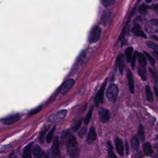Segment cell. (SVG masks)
Listing matches in <instances>:
<instances>
[{"mask_svg": "<svg viewBox=\"0 0 158 158\" xmlns=\"http://www.w3.org/2000/svg\"><path fill=\"white\" fill-rule=\"evenodd\" d=\"M112 19V14L110 12H107L106 13L104 14L102 17V21L103 24L106 25Z\"/></svg>", "mask_w": 158, "mask_h": 158, "instance_id": "obj_24", "label": "cell"}, {"mask_svg": "<svg viewBox=\"0 0 158 158\" xmlns=\"http://www.w3.org/2000/svg\"><path fill=\"white\" fill-rule=\"evenodd\" d=\"M154 91H155V93H156V95L157 96V100H158V88L157 87H154Z\"/></svg>", "mask_w": 158, "mask_h": 158, "instance_id": "obj_41", "label": "cell"}, {"mask_svg": "<svg viewBox=\"0 0 158 158\" xmlns=\"http://www.w3.org/2000/svg\"><path fill=\"white\" fill-rule=\"evenodd\" d=\"M106 83H107V79H106V80L104 81V82L102 85L101 87L99 89L98 92L97 93V94L95 97V102H96V106H98L100 103H102V102H103L104 93V90H105V88H106Z\"/></svg>", "mask_w": 158, "mask_h": 158, "instance_id": "obj_9", "label": "cell"}, {"mask_svg": "<svg viewBox=\"0 0 158 158\" xmlns=\"http://www.w3.org/2000/svg\"><path fill=\"white\" fill-rule=\"evenodd\" d=\"M149 8H151V9H153L154 10H155V11H156L157 12H158V3L152 4L151 6L149 7Z\"/></svg>", "mask_w": 158, "mask_h": 158, "instance_id": "obj_39", "label": "cell"}, {"mask_svg": "<svg viewBox=\"0 0 158 158\" xmlns=\"http://www.w3.org/2000/svg\"><path fill=\"white\" fill-rule=\"evenodd\" d=\"M92 111H93V107H91V108L89 109V110H88L86 115L85 116V118H84V123L85 124H88L90 120V118L91 117V115H92Z\"/></svg>", "mask_w": 158, "mask_h": 158, "instance_id": "obj_29", "label": "cell"}, {"mask_svg": "<svg viewBox=\"0 0 158 158\" xmlns=\"http://www.w3.org/2000/svg\"><path fill=\"white\" fill-rule=\"evenodd\" d=\"M115 1V0H101L102 4L105 7H108L112 5Z\"/></svg>", "mask_w": 158, "mask_h": 158, "instance_id": "obj_31", "label": "cell"}, {"mask_svg": "<svg viewBox=\"0 0 158 158\" xmlns=\"http://www.w3.org/2000/svg\"><path fill=\"white\" fill-rule=\"evenodd\" d=\"M146 45L148 46V47H149L153 51L154 55L158 59V45L152 41L146 42Z\"/></svg>", "mask_w": 158, "mask_h": 158, "instance_id": "obj_21", "label": "cell"}, {"mask_svg": "<svg viewBox=\"0 0 158 158\" xmlns=\"http://www.w3.org/2000/svg\"><path fill=\"white\" fill-rule=\"evenodd\" d=\"M51 156L52 158H60V150H59V141L58 137H56L51 146Z\"/></svg>", "mask_w": 158, "mask_h": 158, "instance_id": "obj_6", "label": "cell"}, {"mask_svg": "<svg viewBox=\"0 0 158 158\" xmlns=\"http://www.w3.org/2000/svg\"><path fill=\"white\" fill-rule=\"evenodd\" d=\"M48 130V127H46V128H44L40 132V136H39V139L40 141L41 142V143H43V141H44V135H45V133H46L47 130Z\"/></svg>", "mask_w": 158, "mask_h": 158, "instance_id": "obj_34", "label": "cell"}, {"mask_svg": "<svg viewBox=\"0 0 158 158\" xmlns=\"http://www.w3.org/2000/svg\"><path fill=\"white\" fill-rule=\"evenodd\" d=\"M138 52L137 51H135V53L133 54V56L131 57V67L133 69L135 68V62H136V57H138Z\"/></svg>", "mask_w": 158, "mask_h": 158, "instance_id": "obj_32", "label": "cell"}, {"mask_svg": "<svg viewBox=\"0 0 158 158\" xmlns=\"http://www.w3.org/2000/svg\"><path fill=\"white\" fill-rule=\"evenodd\" d=\"M62 137L65 143L66 151L69 156L70 158H77L78 150L75 136L69 130H67L62 133Z\"/></svg>", "mask_w": 158, "mask_h": 158, "instance_id": "obj_1", "label": "cell"}, {"mask_svg": "<svg viewBox=\"0 0 158 158\" xmlns=\"http://www.w3.org/2000/svg\"><path fill=\"white\" fill-rule=\"evenodd\" d=\"M127 79H128V84L130 93H134V91H135L134 80L133 77V74L130 70H128L127 72Z\"/></svg>", "mask_w": 158, "mask_h": 158, "instance_id": "obj_16", "label": "cell"}, {"mask_svg": "<svg viewBox=\"0 0 158 158\" xmlns=\"http://www.w3.org/2000/svg\"><path fill=\"white\" fill-rule=\"evenodd\" d=\"M118 89L115 84H111L106 91V97L109 101L114 102L118 96Z\"/></svg>", "mask_w": 158, "mask_h": 158, "instance_id": "obj_3", "label": "cell"}, {"mask_svg": "<svg viewBox=\"0 0 158 158\" xmlns=\"http://www.w3.org/2000/svg\"><path fill=\"white\" fill-rule=\"evenodd\" d=\"M125 147H126V148H125V149H126V154L128 155L129 154V146H128V143H127V141H125Z\"/></svg>", "mask_w": 158, "mask_h": 158, "instance_id": "obj_40", "label": "cell"}, {"mask_svg": "<svg viewBox=\"0 0 158 158\" xmlns=\"http://www.w3.org/2000/svg\"><path fill=\"white\" fill-rule=\"evenodd\" d=\"M144 28L149 33H158V20L153 19L148 22Z\"/></svg>", "mask_w": 158, "mask_h": 158, "instance_id": "obj_5", "label": "cell"}, {"mask_svg": "<svg viewBox=\"0 0 158 158\" xmlns=\"http://www.w3.org/2000/svg\"><path fill=\"white\" fill-rule=\"evenodd\" d=\"M133 51V48L132 47H128L125 51L126 59L128 62H130L131 61V59L132 57L131 54H132Z\"/></svg>", "mask_w": 158, "mask_h": 158, "instance_id": "obj_26", "label": "cell"}, {"mask_svg": "<svg viewBox=\"0 0 158 158\" xmlns=\"http://www.w3.org/2000/svg\"><path fill=\"white\" fill-rule=\"evenodd\" d=\"M32 152L35 158H49L48 156L38 145H35L33 148Z\"/></svg>", "mask_w": 158, "mask_h": 158, "instance_id": "obj_11", "label": "cell"}, {"mask_svg": "<svg viewBox=\"0 0 158 158\" xmlns=\"http://www.w3.org/2000/svg\"><path fill=\"white\" fill-rule=\"evenodd\" d=\"M146 94L147 100L149 102H152L153 101V96H152L151 88L149 86H146Z\"/></svg>", "mask_w": 158, "mask_h": 158, "instance_id": "obj_27", "label": "cell"}, {"mask_svg": "<svg viewBox=\"0 0 158 158\" xmlns=\"http://www.w3.org/2000/svg\"><path fill=\"white\" fill-rule=\"evenodd\" d=\"M131 31H132V33L135 35L138 36H140V37H142V38H146V35L144 33V32L142 30L141 27H140L139 25L135 24L133 25L132 29H131Z\"/></svg>", "mask_w": 158, "mask_h": 158, "instance_id": "obj_13", "label": "cell"}, {"mask_svg": "<svg viewBox=\"0 0 158 158\" xmlns=\"http://www.w3.org/2000/svg\"><path fill=\"white\" fill-rule=\"evenodd\" d=\"M41 109H42V107H41V106H40V107H37V108L35 109L34 110H31V111L30 112V115H32V114H37V113H38V112H39Z\"/></svg>", "mask_w": 158, "mask_h": 158, "instance_id": "obj_38", "label": "cell"}, {"mask_svg": "<svg viewBox=\"0 0 158 158\" xmlns=\"http://www.w3.org/2000/svg\"><path fill=\"white\" fill-rule=\"evenodd\" d=\"M96 138V130H95L94 127L93 126H92V127H91L89 133L88 134L87 138H86V142L88 144H91L93 141H95Z\"/></svg>", "mask_w": 158, "mask_h": 158, "instance_id": "obj_15", "label": "cell"}, {"mask_svg": "<svg viewBox=\"0 0 158 158\" xmlns=\"http://www.w3.org/2000/svg\"><path fill=\"white\" fill-rule=\"evenodd\" d=\"M131 145L132 148L135 150L138 151L139 149V138H138L137 136H134L131 141Z\"/></svg>", "mask_w": 158, "mask_h": 158, "instance_id": "obj_22", "label": "cell"}, {"mask_svg": "<svg viewBox=\"0 0 158 158\" xmlns=\"http://www.w3.org/2000/svg\"><path fill=\"white\" fill-rule=\"evenodd\" d=\"M138 59L139 62V66L138 69V73L140 76L141 78L145 81L146 80V58L144 54L141 52L138 53Z\"/></svg>", "mask_w": 158, "mask_h": 158, "instance_id": "obj_2", "label": "cell"}, {"mask_svg": "<svg viewBox=\"0 0 158 158\" xmlns=\"http://www.w3.org/2000/svg\"><path fill=\"white\" fill-rule=\"evenodd\" d=\"M86 131V128L85 127H83L82 128H81V130H80V131L78 132V135L80 137H83L84 136V135L85 134Z\"/></svg>", "mask_w": 158, "mask_h": 158, "instance_id": "obj_37", "label": "cell"}, {"mask_svg": "<svg viewBox=\"0 0 158 158\" xmlns=\"http://www.w3.org/2000/svg\"><path fill=\"white\" fill-rule=\"evenodd\" d=\"M67 115L66 110H61L52 115L48 118V121L51 122H58L62 120H63Z\"/></svg>", "mask_w": 158, "mask_h": 158, "instance_id": "obj_7", "label": "cell"}, {"mask_svg": "<svg viewBox=\"0 0 158 158\" xmlns=\"http://www.w3.org/2000/svg\"><path fill=\"white\" fill-rule=\"evenodd\" d=\"M143 148L144 153L146 156H151L153 153V151H152L151 145L149 142L145 143L143 146Z\"/></svg>", "mask_w": 158, "mask_h": 158, "instance_id": "obj_20", "label": "cell"}, {"mask_svg": "<svg viewBox=\"0 0 158 158\" xmlns=\"http://www.w3.org/2000/svg\"><path fill=\"white\" fill-rule=\"evenodd\" d=\"M148 8H149V7L148 6H147V5H146V4H143L141 5V6L139 7L138 11H139V12L141 13V14H144V13L147 11V10H148Z\"/></svg>", "mask_w": 158, "mask_h": 158, "instance_id": "obj_33", "label": "cell"}, {"mask_svg": "<svg viewBox=\"0 0 158 158\" xmlns=\"http://www.w3.org/2000/svg\"><path fill=\"white\" fill-rule=\"evenodd\" d=\"M9 158H17V156H15V154H14V152H13L12 154H11V155L10 156Z\"/></svg>", "mask_w": 158, "mask_h": 158, "instance_id": "obj_42", "label": "cell"}, {"mask_svg": "<svg viewBox=\"0 0 158 158\" xmlns=\"http://www.w3.org/2000/svg\"><path fill=\"white\" fill-rule=\"evenodd\" d=\"M33 146V143H30L27 145L23 149V158H31V149Z\"/></svg>", "mask_w": 158, "mask_h": 158, "instance_id": "obj_19", "label": "cell"}, {"mask_svg": "<svg viewBox=\"0 0 158 158\" xmlns=\"http://www.w3.org/2000/svg\"><path fill=\"white\" fill-rule=\"evenodd\" d=\"M99 118L102 123H106L110 119V112L105 108H101L98 112Z\"/></svg>", "mask_w": 158, "mask_h": 158, "instance_id": "obj_10", "label": "cell"}, {"mask_svg": "<svg viewBox=\"0 0 158 158\" xmlns=\"http://www.w3.org/2000/svg\"><path fill=\"white\" fill-rule=\"evenodd\" d=\"M115 148L118 154L121 156H123L124 154V146H123V141L121 139L117 138L115 141Z\"/></svg>", "mask_w": 158, "mask_h": 158, "instance_id": "obj_14", "label": "cell"}, {"mask_svg": "<svg viewBox=\"0 0 158 158\" xmlns=\"http://www.w3.org/2000/svg\"><path fill=\"white\" fill-rule=\"evenodd\" d=\"M55 128H56V127L54 126V127L51 129V130L49 131V132L48 133V134L46 135V139L47 143H49L51 141L52 139L53 134H54V131H55Z\"/></svg>", "mask_w": 158, "mask_h": 158, "instance_id": "obj_28", "label": "cell"}, {"mask_svg": "<svg viewBox=\"0 0 158 158\" xmlns=\"http://www.w3.org/2000/svg\"><path fill=\"white\" fill-rule=\"evenodd\" d=\"M149 71L152 77L156 80V81H158V71L152 70L151 69H149Z\"/></svg>", "mask_w": 158, "mask_h": 158, "instance_id": "obj_35", "label": "cell"}, {"mask_svg": "<svg viewBox=\"0 0 158 158\" xmlns=\"http://www.w3.org/2000/svg\"><path fill=\"white\" fill-rule=\"evenodd\" d=\"M138 136L139 138L140 139V140L143 142L145 139V136H144V128L143 127V125L141 124H140L138 127Z\"/></svg>", "mask_w": 158, "mask_h": 158, "instance_id": "obj_25", "label": "cell"}, {"mask_svg": "<svg viewBox=\"0 0 158 158\" xmlns=\"http://www.w3.org/2000/svg\"><path fill=\"white\" fill-rule=\"evenodd\" d=\"M117 65L118 67L119 72L121 75L123 74L124 70V64H123V56L122 54L118 55L117 58Z\"/></svg>", "mask_w": 158, "mask_h": 158, "instance_id": "obj_18", "label": "cell"}, {"mask_svg": "<svg viewBox=\"0 0 158 158\" xmlns=\"http://www.w3.org/2000/svg\"><path fill=\"white\" fill-rule=\"evenodd\" d=\"M143 54H144V56H145L146 59H148V60L149 61V62L151 63V65H153L155 64V60H154V59L153 58V57H152L149 53H148V52H146V51H144V52H143Z\"/></svg>", "mask_w": 158, "mask_h": 158, "instance_id": "obj_30", "label": "cell"}, {"mask_svg": "<svg viewBox=\"0 0 158 158\" xmlns=\"http://www.w3.org/2000/svg\"><path fill=\"white\" fill-rule=\"evenodd\" d=\"M151 1H152V0H146V2H148V3H149V2H151Z\"/></svg>", "mask_w": 158, "mask_h": 158, "instance_id": "obj_43", "label": "cell"}, {"mask_svg": "<svg viewBox=\"0 0 158 158\" xmlns=\"http://www.w3.org/2000/svg\"><path fill=\"white\" fill-rule=\"evenodd\" d=\"M19 119H20V115L19 114H15L5 118L3 120V122L5 125H12L17 122Z\"/></svg>", "mask_w": 158, "mask_h": 158, "instance_id": "obj_17", "label": "cell"}, {"mask_svg": "<svg viewBox=\"0 0 158 158\" xmlns=\"http://www.w3.org/2000/svg\"><path fill=\"white\" fill-rule=\"evenodd\" d=\"M107 151H108V156L109 158H117V156L114 153L113 147L110 141L107 142Z\"/></svg>", "mask_w": 158, "mask_h": 158, "instance_id": "obj_23", "label": "cell"}, {"mask_svg": "<svg viewBox=\"0 0 158 158\" xmlns=\"http://www.w3.org/2000/svg\"><path fill=\"white\" fill-rule=\"evenodd\" d=\"M81 122H82V120H81V119L78 120L72 126V129H73L74 131H76L77 130H78V128H79V127H80V125H81Z\"/></svg>", "mask_w": 158, "mask_h": 158, "instance_id": "obj_36", "label": "cell"}, {"mask_svg": "<svg viewBox=\"0 0 158 158\" xmlns=\"http://www.w3.org/2000/svg\"><path fill=\"white\" fill-rule=\"evenodd\" d=\"M75 80L73 78L68 79L61 85L59 89V93L61 94H65L70 89V88L73 86Z\"/></svg>", "mask_w": 158, "mask_h": 158, "instance_id": "obj_8", "label": "cell"}, {"mask_svg": "<svg viewBox=\"0 0 158 158\" xmlns=\"http://www.w3.org/2000/svg\"><path fill=\"white\" fill-rule=\"evenodd\" d=\"M101 35V28L98 25H95L94 27H93L89 34L88 41L89 43H96L100 39Z\"/></svg>", "mask_w": 158, "mask_h": 158, "instance_id": "obj_4", "label": "cell"}, {"mask_svg": "<svg viewBox=\"0 0 158 158\" xmlns=\"http://www.w3.org/2000/svg\"><path fill=\"white\" fill-rule=\"evenodd\" d=\"M135 10V7L133 8V9L132 10V11L131 12V14H130V16H129V17H128V21H127V23L125 24V25L123 27V30H122V33H121V35H120V38H119L118 40V41H121V40H123L124 38H125V36H126L127 35H128V30H129L130 20V19H131V15L134 14Z\"/></svg>", "mask_w": 158, "mask_h": 158, "instance_id": "obj_12", "label": "cell"}]
</instances>
